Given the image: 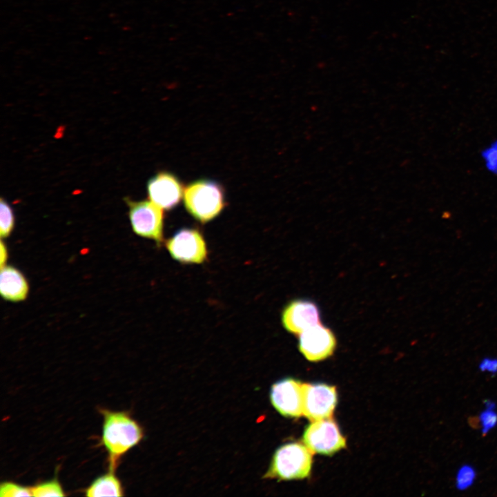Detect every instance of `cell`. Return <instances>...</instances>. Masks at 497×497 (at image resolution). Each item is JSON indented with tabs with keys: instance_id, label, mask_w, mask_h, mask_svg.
<instances>
[{
	"instance_id": "1",
	"label": "cell",
	"mask_w": 497,
	"mask_h": 497,
	"mask_svg": "<svg viewBox=\"0 0 497 497\" xmlns=\"http://www.w3.org/2000/svg\"><path fill=\"white\" fill-rule=\"evenodd\" d=\"M104 416L101 442L108 454L109 469L115 470L120 458L143 438L140 425L124 411L101 409Z\"/></svg>"
},
{
	"instance_id": "2",
	"label": "cell",
	"mask_w": 497,
	"mask_h": 497,
	"mask_svg": "<svg viewBox=\"0 0 497 497\" xmlns=\"http://www.w3.org/2000/svg\"><path fill=\"white\" fill-rule=\"evenodd\" d=\"M183 200L188 213L202 223L215 218L226 205L222 186L206 179L188 184L184 188Z\"/></svg>"
},
{
	"instance_id": "3",
	"label": "cell",
	"mask_w": 497,
	"mask_h": 497,
	"mask_svg": "<svg viewBox=\"0 0 497 497\" xmlns=\"http://www.w3.org/2000/svg\"><path fill=\"white\" fill-rule=\"evenodd\" d=\"M312 454L305 445L285 444L275 451L264 478L279 480L305 478L311 472Z\"/></svg>"
},
{
	"instance_id": "4",
	"label": "cell",
	"mask_w": 497,
	"mask_h": 497,
	"mask_svg": "<svg viewBox=\"0 0 497 497\" xmlns=\"http://www.w3.org/2000/svg\"><path fill=\"white\" fill-rule=\"evenodd\" d=\"M125 202L134 233L160 244L163 241V209L150 200L133 201L125 198Z\"/></svg>"
},
{
	"instance_id": "5",
	"label": "cell",
	"mask_w": 497,
	"mask_h": 497,
	"mask_svg": "<svg viewBox=\"0 0 497 497\" xmlns=\"http://www.w3.org/2000/svg\"><path fill=\"white\" fill-rule=\"evenodd\" d=\"M303 442L315 454L333 455L346 447V440L331 418L312 421L305 429Z\"/></svg>"
},
{
	"instance_id": "6",
	"label": "cell",
	"mask_w": 497,
	"mask_h": 497,
	"mask_svg": "<svg viewBox=\"0 0 497 497\" xmlns=\"http://www.w3.org/2000/svg\"><path fill=\"white\" fill-rule=\"evenodd\" d=\"M166 248L174 260L184 264H201L208 255L206 242L195 228H184L176 232L166 242Z\"/></svg>"
},
{
	"instance_id": "7",
	"label": "cell",
	"mask_w": 497,
	"mask_h": 497,
	"mask_svg": "<svg viewBox=\"0 0 497 497\" xmlns=\"http://www.w3.org/2000/svg\"><path fill=\"white\" fill-rule=\"evenodd\" d=\"M270 399L282 416L298 418L304 416V383L293 378L280 380L271 387Z\"/></svg>"
},
{
	"instance_id": "8",
	"label": "cell",
	"mask_w": 497,
	"mask_h": 497,
	"mask_svg": "<svg viewBox=\"0 0 497 497\" xmlns=\"http://www.w3.org/2000/svg\"><path fill=\"white\" fill-rule=\"evenodd\" d=\"M337 400L335 387L322 383H304V416L310 420L331 418Z\"/></svg>"
},
{
	"instance_id": "9",
	"label": "cell",
	"mask_w": 497,
	"mask_h": 497,
	"mask_svg": "<svg viewBox=\"0 0 497 497\" xmlns=\"http://www.w3.org/2000/svg\"><path fill=\"white\" fill-rule=\"evenodd\" d=\"M335 347L334 333L321 323L306 329L299 336V350L306 359L311 362L329 358Z\"/></svg>"
},
{
	"instance_id": "10",
	"label": "cell",
	"mask_w": 497,
	"mask_h": 497,
	"mask_svg": "<svg viewBox=\"0 0 497 497\" xmlns=\"http://www.w3.org/2000/svg\"><path fill=\"white\" fill-rule=\"evenodd\" d=\"M146 188L149 199L164 210L175 208L183 198L184 191L178 178L166 171L150 178Z\"/></svg>"
},
{
	"instance_id": "11",
	"label": "cell",
	"mask_w": 497,
	"mask_h": 497,
	"mask_svg": "<svg viewBox=\"0 0 497 497\" xmlns=\"http://www.w3.org/2000/svg\"><path fill=\"white\" fill-rule=\"evenodd\" d=\"M282 323L287 331L300 335L306 329L320 323V310L310 300H292L282 311Z\"/></svg>"
},
{
	"instance_id": "12",
	"label": "cell",
	"mask_w": 497,
	"mask_h": 497,
	"mask_svg": "<svg viewBox=\"0 0 497 497\" xmlns=\"http://www.w3.org/2000/svg\"><path fill=\"white\" fill-rule=\"evenodd\" d=\"M28 291V283L17 269L7 265L1 268L0 293L4 300L23 301L27 298Z\"/></svg>"
},
{
	"instance_id": "13",
	"label": "cell",
	"mask_w": 497,
	"mask_h": 497,
	"mask_svg": "<svg viewBox=\"0 0 497 497\" xmlns=\"http://www.w3.org/2000/svg\"><path fill=\"white\" fill-rule=\"evenodd\" d=\"M85 495L89 497L123 496L121 485L115 475V470L109 469L96 478L86 489Z\"/></svg>"
},
{
	"instance_id": "14",
	"label": "cell",
	"mask_w": 497,
	"mask_h": 497,
	"mask_svg": "<svg viewBox=\"0 0 497 497\" xmlns=\"http://www.w3.org/2000/svg\"><path fill=\"white\" fill-rule=\"evenodd\" d=\"M14 226V216L10 204L3 198L0 200V235L8 237Z\"/></svg>"
},
{
	"instance_id": "15",
	"label": "cell",
	"mask_w": 497,
	"mask_h": 497,
	"mask_svg": "<svg viewBox=\"0 0 497 497\" xmlns=\"http://www.w3.org/2000/svg\"><path fill=\"white\" fill-rule=\"evenodd\" d=\"M32 496H64L65 494L59 481L54 478L30 487Z\"/></svg>"
},
{
	"instance_id": "16",
	"label": "cell",
	"mask_w": 497,
	"mask_h": 497,
	"mask_svg": "<svg viewBox=\"0 0 497 497\" xmlns=\"http://www.w3.org/2000/svg\"><path fill=\"white\" fill-rule=\"evenodd\" d=\"M476 479V471L469 465H463L458 471L456 485L459 490H465L471 486Z\"/></svg>"
},
{
	"instance_id": "17",
	"label": "cell",
	"mask_w": 497,
	"mask_h": 497,
	"mask_svg": "<svg viewBox=\"0 0 497 497\" xmlns=\"http://www.w3.org/2000/svg\"><path fill=\"white\" fill-rule=\"evenodd\" d=\"M0 496H32V494L30 487H24L12 482H3L0 485Z\"/></svg>"
},
{
	"instance_id": "18",
	"label": "cell",
	"mask_w": 497,
	"mask_h": 497,
	"mask_svg": "<svg viewBox=\"0 0 497 497\" xmlns=\"http://www.w3.org/2000/svg\"><path fill=\"white\" fill-rule=\"evenodd\" d=\"M479 418L483 436L487 435L497 425V413L494 409H485L480 413Z\"/></svg>"
},
{
	"instance_id": "19",
	"label": "cell",
	"mask_w": 497,
	"mask_h": 497,
	"mask_svg": "<svg viewBox=\"0 0 497 497\" xmlns=\"http://www.w3.org/2000/svg\"><path fill=\"white\" fill-rule=\"evenodd\" d=\"M481 371H488L492 374L497 373V358L486 357L482 360L479 364Z\"/></svg>"
},
{
	"instance_id": "20",
	"label": "cell",
	"mask_w": 497,
	"mask_h": 497,
	"mask_svg": "<svg viewBox=\"0 0 497 497\" xmlns=\"http://www.w3.org/2000/svg\"><path fill=\"white\" fill-rule=\"evenodd\" d=\"M0 264L1 268L4 266L8 258V250L6 248V246L4 244V243L1 241V248H0Z\"/></svg>"
},
{
	"instance_id": "21",
	"label": "cell",
	"mask_w": 497,
	"mask_h": 497,
	"mask_svg": "<svg viewBox=\"0 0 497 497\" xmlns=\"http://www.w3.org/2000/svg\"><path fill=\"white\" fill-rule=\"evenodd\" d=\"M468 422L469 425L474 429H477L480 427V425H481L480 418H478L476 416L469 417L468 419Z\"/></svg>"
},
{
	"instance_id": "22",
	"label": "cell",
	"mask_w": 497,
	"mask_h": 497,
	"mask_svg": "<svg viewBox=\"0 0 497 497\" xmlns=\"http://www.w3.org/2000/svg\"><path fill=\"white\" fill-rule=\"evenodd\" d=\"M486 409H495L496 405L491 400H485L484 401Z\"/></svg>"
}]
</instances>
